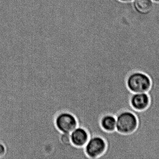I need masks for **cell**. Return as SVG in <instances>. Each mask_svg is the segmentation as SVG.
<instances>
[{
	"label": "cell",
	"instance_id": "obj_4",
	"mask_svg": "<svg viewBox=\"0 0 159 159\" xmlns=\"http://www.w3.org/2000/svg\"><path fill=\"white\" fill-rule=\"evenodd\" d=\"M55 125L60 132L65 133H71L78 126L75 116L68 112H61L57 116Z\"/></svg>",
	"mask_w": 159,
	"mask_h": 159
},
{
	"label": "cell",
	"instance_id": "obj_7",
	"mask_svg": "<svg viewBox=\"0 0 159 159\" xmlns=\"http://www.w3.org/2000/svg\"><path fill=\"white\" fill-rule=\"evenodd\" d=\"M100 125L107 132H113L116 130V118L111 114H107L101 118Z\"/></svg>",
	"mask_w": 159,
	"mask_h": 159
},
{
	"label": "cell",
	"instance_id": "obj_6",
	"mask_svg": "<svg viewBox=\"0 0 159 159\" xmlns=\"http://www.w3.org/2000/svg\"><path fill=\"white\" fill-rule=\"evenodd\" d=\"M72 143L77 147H84L89 139L87 130L81 127H78L70 133Z\"/></svg>",
	"mask_w": 159,
	"mask_h": 159
},
{
	"label": "cell",
	"instance_id": "obj_8",
	"mask_svg": "<svg viewBox=\"0 0 159 159\" xmlns=\"http://www.w3.org/2000/svg\"><path fill=\"white\" fill-rule=\"evenodd\" d=\"M6 152L5 147L3 144L0 143V159H3Z\"/></svg>",
	"mask_w": 159,
	"mask_h": 159
},
{
	"label": "cell",
	"instance_id": "obj_2",
	"mask_svg": "<svg viewBox=\"0 0 159 159\" xmlns=\"http://www.w3.org/2000/svg\"><path fill=\"white\" fill-rule=\"evenodd\" d=\"M116 130L122 134H128L133 133L138 126V119L135 114L129 111L120 112L116 117Z\"/></svg>",
	"mask_w": 159,
	"mask_h": 159
},
{
	"label": "cell",
	"instance_id": "obj_3",
	"mask_svg": "<svg viewBox=\"0 0 159 159\" xmlns=\"http://www.w3.org/2000/svg\"><path fill=\"white\" fill-rule=\"evenodd\" d=\"M106 148V142L100 136L90 137L84 146L85 153L89 159H99Z\"/></svg>",
	"mask_w": 159,
	"mask_h": 159
},
{
	"label": "cell",
	"instance_id": "obj_9",
	"mask_svg": "<svg viewBox=\"0 0 159 159\" xmlns=\"http://www.w3.org/2000/svg\"><path fill=\"white\" fill-rule=\"evenodd\" d=\"M122 2H132L134 0H118Z\"/></svg>",
	"mask_w": 159,
	"mask_h": 159
},
{
	"label": "cell",
	"instance_id": "obj_5",
	"mask_svg": "<svg viewBox=\"0 0 159 159\" xmlns=\"http://www.w3.org/2000/svg\"><path fill=\"white\" fill-rule=\"evenodd\" d=\"M130 103L132 107L136 111H144L149 106L150 98L147 92L133 93Z\"/></svg>",
	"mask_w": 159,
	"mask_h": 159
},
{
	"label": "cell",
	"instance_id": "obj_10",
	"mask_svg": "<svg viewBox=\"0 0 159 159\" xmlns=\"http://www.w3.org/2000/svg\"><path fill=\"white\" fill-rule=\"evenodd\" d=\"M155 2L159 3V0H152Z\"/></svg>",
	"mask_w": 159,
	"mask_h": 159
},
{
	"label": "cell",
	"instance_id": "obj_1",
	"mask_svg": "<svg viewBox=\"0 0 159 159\" xmlns=\"http://www.w3.org/2000/svg\"><path fill=\"white\" fill-rule=\"evenodd\" d=\"M126 83L128 89L133 93L148 92L151 86L150 77L146 74L140 72L130 74Z\"/></svg>",
	"mask_w": 159,
	"mask_h": 159
}]
</instances>
